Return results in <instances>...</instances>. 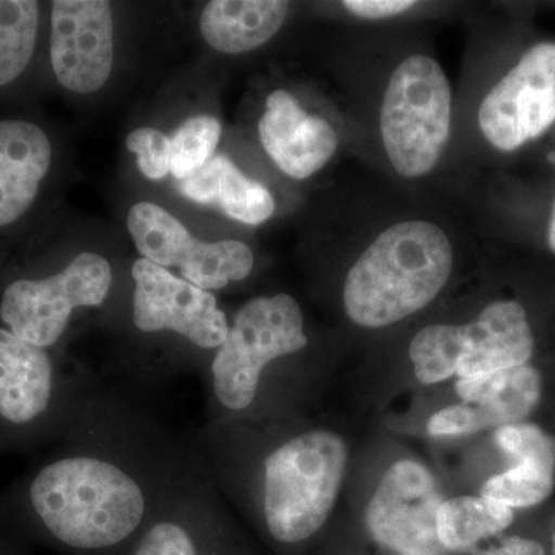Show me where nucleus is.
I'll use <instances>...</instances> for the list:
<instances>
[{
  "instance_id": "nucleus-1",
  "label": "nucleus",
  "mask_w": 555,
  "mask_h": 555,
  "mask_svg": "<svg viewBox=\"0 0 555 555\" xmlns=\"http://www.w3.org/2000/svg\"><path fill=\"white\" fill-rule=\"evenodd\" d=\"M144 492L115 463L89 455L62 456L30 477L20 507L47 539L76 551L126 542L145 517Z\"/></svg>"
},
{
  "instance_id": "nucleus-2",
  "label": "nucleus",
  "mask_w": 555,
  "mask_h": 555,
  "mask_svg": "<svg viewBox=\"0 0 555 555\" xmlns=\"http://www.w3.org/2000/svg\"><path fill=\"white\" fill-rule=\"evenodd\" d=\"M454 247L436 222L406 219L369 244L347 272L343 305L361 327L406 320L440 295L454 269Z\"/></svg>"
},
{
  "instance_id": "nucleus-3",
  "label": "nucleus",
  "mask_w": 555,
  "mask_h": 555,
  "mask_svg": "<svg viewBox=\"0 0 555 555\" xmlns=\"http://www.w3.org/2000/svg\"><path fill=\"white\" fill-rule=\"evenodd\" d=\"M346 465L345 440L331 430H309L268 456L264 517L273 539L298 543L323 528L337 503Z\"/></svg>"
},
{
  "instance_id": "nucleus-4",
  "label": "nucleus",
  "mask_w": 555,
  "mask_h": 555,
  "mask_svg": "<svg viewBox=\"0 0 555 555\" xmlns=\"http://www.w3.org/2000/svg\"><path fill=\"white\" fill-rule=\"evenodd\" d=\"M452 126V90L443 68L412 54L390 75L379 112L383 147L400 177H426L447 149Z\"/></svg>"
},
{
  "instance_id": "nucleus-5",
  "label": "nucleus",
  "mask_w": 555,
  "mask_h": 555,
  "mask_svg": "<svg viewBox=\"0 0 555 555\" xmlns=\"http://www.w3.org/2000/svg\"><path fill=\"white\" fill-rule=\"evenodd\" d=\"M534 352V337L524 306L495 301L465 326L434 324L416 332L409 358L423 385L459 375L480 377L525 366Z\"/></svg>"
},
{
  "instance_id": "nucleus-6",
  "label": "nucleus",
  "mask_w": 555,
  "mask_h": 555,
  "mask_svg": "<svg viewBox=\"0 0 555 555\" xmlns=\"http://www.w3.org/2000/svg\"><path fill=\"white\" fill-rule=\"evenodd\" d=\"M305 317L287 294L250 299L238 310L228 338L211 363L215 396L230 411L254 403L259 379L270 361L308 346Z\"/></svg>"
},
{
  "instance_id": "nucleus-7",
  "label": "nucleus",
  "mask_w": 555,
  "mask_h": 555,
  "mask_svg": "<svg viewBox=\"0 0 555 555\" xmlns=\"http://www.w3.org/2000/svg\"><path fill=\"white\" fill-rule=\"evenodd\" d=\"M112 283L107 259L83 251L54 275L10 283L0 298V320L24 341L50 349L67 331L73 312L100 308Z\"/></svg>"
},
{
  "instance_id": "nucleus-8",
  "label": "nucleus",
  "mask_w": 555,
  "mask_h": 555,
  "mask_svg": "<svg viewBox=\"0 0 555 555\" xmlns=\"http://www.w3.org/2000/svg\"><path fill=\"white\" fill-rule=\"evenodd\" d=\"M127 228L142 258L167 270L177 268L185 281L204 291H221L246 280L254 270V251L247 244L193 238L179 219L156 204H134Z\"/></svg>"
},
{
  "instance_id": "nucleus-9",
  "label": "nucleus",
  "mask_w": 555,
  "mask_h": 555,
  "mask_svg": "<svg viewBox=\"0 0 555 555\" xmlns=\"http://www.w3.org/2000/svg\"><path fill=\"white\" fill-rule=\"evenodd\" d=\"M555 120V43L526 51L520 62L486 94L478 126L489 144L513 152Z\"/></svg>"
},
{
  "instance_id": "nucleus-10",
  "label": "nucleus",
  "mask_w": 555,
  "mask_h": 555,
  "mask_svg": "<svg viewBox=\"0 0 555 555\" xmlns=\"http://www.w3.org/2000/svg\"><path fill=\"white\" fill-rule=\"evenodd\" d=\"M443 505L426 466L401 460L386 470L366 509L372 539L398 555H444L437 532Z\"/></svg>"
},
{
  "instance_id": "nucleus-11",
  "label": "nucleus",
  "mask_w": 555,
  "mask_h": 555,
  "mask_svg": "<svg viewBox=\"0 0 555 555\" xmlns=\"http://www.w3.org/2000/svg\"><path fill=\"white\" fill-rule=\"evenodd\" d=\"M134 281L133 323L139 331H170L201 349H218L229 335V321L211 292L196 287L170 270L139 258Z\"/></svg>"
},
{
  "instance_id": "nucleus-12",
  "label": "nucleus",
  "mask_w": 555,
  "mask_h": 555,
  "mask_svg": "<svg viewBox=\"0 0 555 555\" xmlns=\"http://www.w3.org/2000/svg\"><path fill=\"white\" fill-rule=\"evenodd\" d=\"M51 67L64 89L89 94L112 75L115 27L109 2L56 0L51 3Z\"/></svg>"
},
{
  "instance_id": "nucleus-13",
  "label": "nucleus",
  "mask_w": 555,
  "mask_h": 555,
  "mask_svg": "<svg viewBox=\"0 0 555 555\" xmlns=\"http://www.w3.org/2000/svg\"><path fill=\"white\" fill-rule=\"evenodd\" d=\"M56 374L49 349L0 327V441L38 430L50 418Z\"/></svg>"
},
{
  "instance_id": "nucleus-14",
  "label": "nucleus",
  "mask_w": 555,
  "mask_h": 555,
  "mask_svg": "<svg viewBox=\"0 0 555 555\" xmlns=\"http://www.w3.org/2000/svg\"><path fill=\"white\" fill-rule=\"evenodd\" d=\"M258 133L269 158L294 179H308L323 169L339 142L331 122L306 112L287 90L269 94Z\"/></svg>"
},
{
  "instance_id": "nucleus-15",
  "label": "nucleus",
  "mask_w": 555,
  "mask_h": 555,
  "mask_svg": "<svg viewBox=\"0 0 555 555\" xmlns=\"http://www.w3.org/2000/svg\"><path fill=\"white\" fill-rule=\"evenodd\" d=\"M50 166L46 131L27 120H0V228L31 207Z\"/></svg>"
},
{
  "instance_id": "nucleus-16",
  "label": "nucleus",
  "mask_w": 555,
  "mask_h": 555,
  "mask_svg": "<svg viewBox=\"0 0 555 555\" xmlns=\"http://www.w3.org/2000/svg\"><path fill=\"white\" fill-rule=\"evenodd\" d=\"M456 393L469 404L470 416L477 430L520 423L534 411L542 393V378L534 367L518 366L460 378Z\"/></svg>"
},
{
  "instance_id": "nucleus-17",
  "label": "nucleus",
  "mask_w": 555,
  "mask_h": 555,
  "mask_svg": "<svg viewBox=\"0 0 555 555\" xmlns=\"http://www.w3.org/2000/svg\"><path fill=\"white\" fill-rule=\"evenodd\" d=\"M185 198L217 206L248 225H259L275 214V199L264 185L246 177L225 155L214 156L192 177L178 181Z\"/></svg>"
},
{
  "instance_id": "nucleus-18",
  "label": "nucleus",
  "mask_w": 555,
  "mask_h": 555,
  "mask_svg": "<svg viewBox=\"0 0 555 555\" xmlns=\"http://www.w3.org/2000/svg\"><path fill=\"white\" fill-rule=\"evenodd\" d=\"M288 7L283 0H214L201 16V35L219 53H248L281 30Z\"/></svg>"
},
{
  "instance_id": "nucleus-19",
  "label": "nucleus",
  "mask_w": 555,
  "mask_h": 555,
  "mask_svg": "<svg viewBox=\"0 0 555 555\" xmlns=\"http://www.w3.org/2000/svg\"><path fill=\"white\" fill-rule=\"evenodd\" d=\"M513 520V509L502 503L485 496H455L438 509V539L447 551H465L480 540L499 534Z\"/></svg>"
},
{
  "instance_id": "nucleus-20",
  "label": "nucleus",
  "mask_w": 555,
  "mask_h": 555,
  "mask_svg": "<svg viewBox=\"0 0 555 555\" xmlns=\"http://www.w3.org/2000/svg\"><path fill=\"white\" fill-rule=\"evenodd\" d=\"M38 27V2L0 0V87L20 78L30 64Z\"/></svg>"
},
{
  "instance_id": "nucleus-21",
  "label": "nucleus",
  "mask_w": 555,
  "mask_h": 555,
  "mask_svg": "<svg viewBox=\"0 0 555 555\" xmlns=\"http://www.w3.org/2000/svg\"><path fill=\"white\" fill-rule=\"evenodd\" d=\"M221 122L215 116H193L170 139V171L177 181L192 177L214 158L221 138Z\"/></svg>"
},
{
  "instance_id": "nucleus-22",
  "label": "nucleus",
  "mask_w": 555,
  "mask_h": 555,
  "mask_svg": "<svg viewBox=\"0 0 555 555\" xmlns=\"http://www.w3.org/2000/svg\"><path fill=\"white\" fill-rule=\"evenodd\" d=\"M554 473L531 463H518L513 469L489 478L481 488V496L507 507L539 505L553 494Z\"/></svg>"
},
{
  "instance_id": "nucleus-23",
  "label": "nucleus",
  "mask_w": 555,
  "mask_h": 555,
  "mask_svg": "<svg viewBox=\"0 0 555 555\" xmlns=\"http://www.w3.org/2000/svg\"><path fill=\"white\" fill-rule=\"evenodd\" d=\"M496 447L518 463H531L555 474V440L531 423H513L495 430Z\"/></svg>"
},
{
  "instance_id": "nucleus-24",
  "label": "nucleus",
  "mask_w": 555,
  "mask_h": 555,
  "mask_svg": "<svg viewBox=\"0 0 555 555\" xmlns=\"http://www.w3.org/2000/svg\"><path fill=\"white\" fill-rule=\"evenodd\" d=\"M126 144L145 178L160 181L170 173V139L163 131L141 127L131 131Z\"/></svg>"
},
{
  "instance_id": "nucleus-25",
  "label": "nucleus",
  "mask_w": 555,
  "mask_h": 555,
  "mask_svg": "<svg viewBox=\"0 0 555 555\" xmlns=\"http://www.w3.org/2000/svg\"><path fill=\"white\" fill-rule=\"evenodd\" d=\"M134 555H198V551L184 526L159 521L142 535Z\"/></svg>"
},
{
  "instance_id": "nucleus-26",
  "label": "nucleus",
  "mask_w": 555,
  "mask_h": 555,
  "mask_svg": "<svg viewBox=\"0 0 555 555\" xmlns=\"http://www.w3.org/2000/svg\"><path fill=\"white\" fill-rule=\"evenodd\" d=\"M412 0H346L343 7L353 16L366 21L389 20L414 9Z\"/></svg>"
},
{
  "instance_id": "nucleus-27",
  "label": "nucleus",
  "mask_w": 555,
  "mask_h": 555,
  "mask_svg": "<svg viewBox=\"0 0 555 555\" xmlns=\"http://www.w3.org/2000/svg\"><path fill=\"white\" fill-rule=\"evenodd\" d=\"M476 555H545V550L535 540L507 537L499 546L481 551Z\"/></svg>"
},
{
  "instance_id": "nucleus-28",
  "label": "nucleus",
  "mask_w": 555,
  "mask_h": 555,
  "mask_svg": "<svg viewBox=\"0 0 555 555\" xmlns=\"http://www.w3.org/2000/svg\"><path fill=\"white\" fill-rule=\"evenodd\" d=\"M547 243H550L551 250L555 254V204L553 208V217H551L550 232H547Z\"/></svg>"
},
{
  "instance_id": "nucleus-29",
  "label": "nucleus",
  "mask_w": 555,
  "mask_h": 555,
  "mask_svg": "<svg viewBox=\"0 0 555 555\" xmlns=\"http://www.w3.org/2000/svg\"><path fill=\"white\" fill-rule=\"evenodd\" d=\"M553 555H555V531H554V539H553Z\"/></svg>"
},
{
  "instance_id": "nucleus-30",
  "label": "nucleus",
  "mask_w": 555,
  "mask_h": 555,
  "mask_svg": "<svg viewBox=\"0 0 555 555\" xmlns=\"http://www.w3.org/2000/svg\"><path fill=\"white\" fill-rule=\"evenodd\" d=\"M0 555H2V554H0Z\"/></svg>"
}]
</instances>
